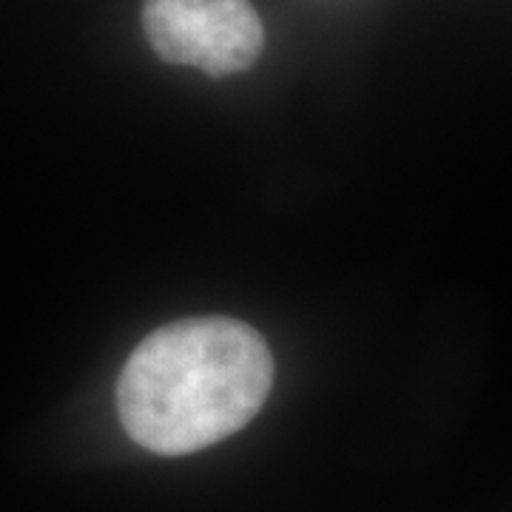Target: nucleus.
Returning a JSON list of instances; mask_svg holds the SVG:
<instances>
[{"label": "nucleus", "instance_id": "nucleus-1", "mask_svg": "<svg viewBox=\"0 0 512 512\" xmlns=\"http://www.w3.org/2000/svg\"><path fill=\"white\" fill-rule=\"evenodd\" d=\"M274 384L265 339L245 322L183 319L146 336L117 382L126 433L160 456H185L234 436Z\"/></svg>", "mask_w": 512, "mask_h": 512}, {"label": "nucleus", "instance_id": "nucleus-2", "mask_svg": "<svg viewBox=\"0 0 512 512\" xmlns=\"http://www.w3.org/2000/svg\"><path fill=\"white\" fill-rule=\"evenodd\" d=\"M143 32L160 60L211 77L251 69L265 46L251 0H146Z\"/></svg>", "mask_w": 512, "mask_h": 512}]
</instances>
